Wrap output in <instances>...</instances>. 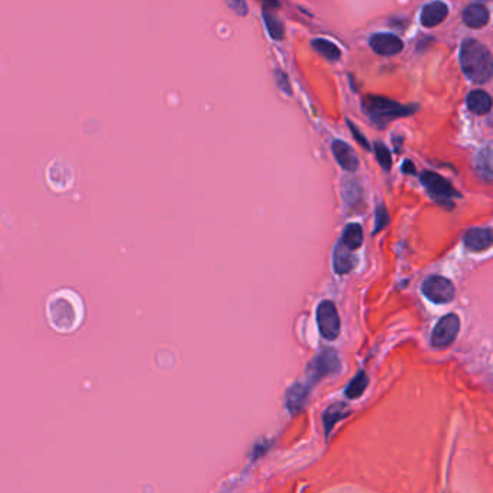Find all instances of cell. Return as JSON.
<instances>
[{
	"label": "cell",
	"mask_w": 493,
	"mask_h": 493,
	"mask_svg": "<svg viewBox=\"0 0 493 493\" xmlns=\"http://www.w3.org/2000/svg\"><path fill=\"white\" fill-rule=\"evenodd\" d=\"M47 317L51 327L58 333H71L83 323V299L71 290H59L49 295L47 301Z\"/></svg>",
	"instance_id": "6da1fadb"
},
{
	"label": "cell",
	"mask_w": 493,
	"mask_h": 493,
	"mask_svg": "<svg viewBox=\"0 0 493 493\" xmlns=\"http://www.w3.org/2000/svg\"><path fill=\"white\" fill-rule=\"evenodd\" d=\"M460 64L465 76L476 84H485L492 77L490 51L476 40H466L461 44Z\"/></svg>",
	"instance_id": "7a4b0ae2"
},
{
	"label": "cell",
	"mask_w": 493,
	"mask_h": 493,
	"mask_svg": "<svg viewBox=\"0 0 493 493\" xmlns=\"http://www.w3.org/2000/svg\"><path fill=\"white\" fill-rule=\"evenodd\" d=\"M363 109L364 112L371 116L372 120H375L379 125H385L389 120L410 116L415 112V107L399 105L396 102H392L385 97L379 96H367L363 100Z\"/></svg>",
	"instance_id": "3957f363"
},
{
	"label": "cell",
	"mask_w": 493,
	"mask_h": 493,
	"mask_svg": "<svg viewBox=\"0 0 493 493\" xmlns=\"http://www.w3.org/2000/svg\"><path fill=\"white\" fill-rule=\"evenodd\" d=\"M342 360L334 349H323L307 366V382L311 386L326 376L340 372Z\"/></svg>",
	"instance_id": "277c9868"
},
{
	"label": "cell",
	"mask_w": 493,
	"mask_h": 493,
	"mask_svg": "<svg viewBox=\"0 0 493 493\" xmlns=\"http://www.w3.org/2000/svg\"><path fill=\"white\" fill-rule=\"evenodd\" d=\"M317 324L321 337L327 342H334L340 334L342 323L333 301L324 299L317 307Z\"/></svg>",
	"instance_id": "5b68a950"
},
{
	"label": "cell",
	"mask_w": 493,
	"mask_h": 493,
	"mask_svg": "<svg viewBox=\"0 0 493 493\" xmlns=\"http://www.w3.org/2000/svg\"><path fill=\"white\" fill-rule=\"evenodd\" d=\"M421 291L427 299L434 304H449L456 295L453 283L441 275L428 276L421 285Z\"/></svg>",
	"instance_id": "8992f818"
},
{
	"label": "cell",
	"mask_w": 493,
	"mask_h": 493,
	"mask_svg": "<svg viewBox=\"0 0 493 493\" xmlns=\"http://www.w3.org/2000/svg\"><path fill=\"white\" fill-rule=\"evenodd\" d=\"M421 182L425 187V190L428 191V194L441 204H447V203L451 204L450 200L453 197H458V193L456 191V189L451 186V184L436 172L425 171L421 175Z\"/></svg>",
	"instance_id": "52a82bcc"
},
{
	"label": "cell",
	"mask_w": 493,
	"mask_h": 493,
	"mask_svg": "<svg viewBox=\"0 0 493 493\" xmlns=\"http://www.w3.org/2000/svg\"><path fill=\"white\" fill-rule=\"evenodd\" d=\"M460 327L461 323L457 314L451 313L441 317L431 333V345L439 349L450 346L457 338Z\"/></svg>",
	"instance_id": "ba28073f"
},
{
	"label": "cell",
	"mask_w": 493,
	"mask_h": 493,
	"mask_svg": "<svg viewBox=\"0 0 493 493\" xmlns=\"http://www.w3.org/2000/svg\"><path fill=\"white\" fill-rule=\"evenodd\" d=\"M493 232L490 227H473L463 236V243L472 252H485L492 248Z\"/></svg>",
	"instance_id": "9c48e42d"
},
{
	"label": "cell",
	"mask_w": 493,
	"mask_h": 493,
	"mask_svg": "<svg viewBox=\"0 0 493 493\" xmlns=\"http://www.w3.org/2000/svg\"><path fill=\"white\" fill-rule=\"evenodd\" d=\"M369 44H371L372 49L376 54L385 57L396 55L404 49V42L392 34H375L372 35Z\"/></svg>",
	"instance_id": "30bf717a"
},
{
	"label": "cell",
	"mask_w": 493,
	"mask_h": 493,
	"mask_svg": "<svg viewBox=\"0 0 493 493\" xmlns=\"http://www.w3.org/2000/svg\"><path fill=\"white\" fill-rule=\"evenodd\" d=\"M449 16V6L441 0L427 4L421 11V23L425 28H436Z\"/></svg>",
	"instance_id": "8fae6325"
},
{
	"label": "cell",
	"mask_w": 493,
	"mask_h": 493,
	"mask_svg": "<svg viewBox=\"0 0 493 493\" xmlns=\"http://www.w3.org/2000/svg\"><path fill=\"white\" fill-rule=\"evenodd\" d=\"M355 266H356V256L353 251L346 248L342 242H338L333 252L334 272L337 275H348L355 269Z\"/></svg>",
	"instance_id": "7c38bea8"
},
{
	"label": "cell",
	"mask_w": 493,
	"mask_h": 493,
	"mask_svg": "<svg viewBox=\"0 0 493 493\" xmlns=\"http://www.w3.org/2000/svg\"><path fill=\"white\" fill-rule=\"evenodd\" d=\"M331 149H333L335 161L343 170L349 172H355L359 168V160L350 145H348L343 141H334L331 145Z\"/></svg>",
	"instance_id": "4fadbf2b"
},
{
	"label": "cell",
	"mask_w": 493,
	"mask_h": 493,
	"mask_svg": "<svg viewBox=\"0 0 493 493\" xmlns=\"http://www.w3.org/2000/svg\"><path fill=\"white\" fill-rule=\"evenodd\" d=\"M310 389H311V385L308 382L307 384L297 382L287 391L285 404L291 414H297L302 410V407L305 405L308 399V395H310Z\"/></svg>",
	"instance_id": "5bb4252c"
},
{
	"label": "cell",
	"mask_w": 493,
	"mask_h": 493,
	"mask_svg": "<svg viewBox=\"0 0 493 493\" xmlns=\"http://www.w3.org/2000/svg\"><path fill=\"white\" fill-rule=\"evenodd\" d=\"M349 414H350V410L345 403H335L324 411L323 424H324V433H326L327 439L330 437V433L333 431L334 425L338 421H342L343 418H346Z\"/></svg>",
	"instance_id": "9a60e30c"
},
{
	"label": "cell",
	"mask_w": 493,
	"mask_h": 493,
	"mask_svg": "<svg viewBox=\"0 0 493 493\" xmlns=\"http://www.w3.org/2000/svg\"><path fill=\"white\" fill-rule=\"evenodd\" d=\"M463 20L469 28L480 29L489 22V11L479 4L470 5L463 12Z\"/></svg>",
	"instance_id": "2e32d148"
},
{
	"label": "cell",
	"mask_w": 493,
	"mask_h": 493,
	"mask_svg": "<svg viewBox=\"0 0 493 493\" xmlns=\"http://www.w3.org/2000/svg\"><path fill=\"white\" fill-rule=\"evenodd\" d=\"M468 107L475 114H486L492 109V99L483 90H475L470 91L466 99Z\"/></svg>",
	"instance_id": "e0dca14e"
},
{
	"label": "cell",
	"mask_w": 493,
	"mask_h": 493,
	"mask_svg": "<svg viewBox=\"0 0 493 493\" xmlns=\"http://www.w3.org/2000/svg\"><path fill=\"white\" fill-rule=\"evenodd\" d=\"M340 242L350 251H357L363 244V229L357 223H350L346 226Z\"/></svg>",
	"instance_id": "ac0fdd59"
},
{
	"label": "cell",
	"mask_w": 493,
	"mask_h": 493,
	"mask_svg": "<svg viewBox=\"0 0 493 493\" xmlns=\"http://www.w3.org/2000/svg\"><path fill=\"white\" fill-rule=\"evenodd\" d=\"M367 385H369V378H367L366 372L360 371V372L350 381V384L348 385V388H346V391H345L346 398H349V399H357V398H360V396L363 395V392L366 391Z\"/></svg>",
	"instance_id": "d6986e66"
},
{
	"label": "cell",
	"mask_w": 493,
	"mask_h": 493,
	"mask_svg": "<svg viewBox=\"0 0 493 493\" xmlns=\"http://www.w3.org/2000/svg\"><path fill=\"white\" fill-rule=\"evenodd\" d=\"M262 18H263L265 26L268 29L271 38L275 41H281L284 38V26H283L281 20L266 9H263V12H262Z\"/></svg>",
	"instance_id": "ffe728a7"
},
{
	"label": "cell",
	"mask_w": 493,
	"mask_h": 493,
	"mask_svg": "<svg viewBox=\"0 0 493 493\" xmlns=\"http://www.w3.org/2000/svg\"><path fill=\"white\" fill-rule=\"evenodd\" d=\"M313 48L320 55L327 58L328 61H337V59H340V57H342V52H340V49L337 48V45H334L333 42H330L327 40H323V38L314 40L313 41Z\"/></svg>",
	"instance_id": "44dd1931"
},
{
	"label": "cell",
	"mask_w": 493,
	"mask_h": 493,
	"mask_svg": "<svg viewBox=\"0 0 493 493\" xmlns=\"http://www.w3.org/2000/svg\"><path fill=\"white\" fill-rule=\"evenodd\" d=\"M476 168L483 179H486V181L492 179V153H490L489 146H486L483 150H480V153L477 155V160H476Z\"/></svg>",
	"instance_id": "7402d4cb"
},
{
	"label": "cell",
	"mask_w": 493,
	"mask_h": 493,
	"mask_svg": "<svg viewBox=\"0 0 493 493\" xmlns=\"http://www.w3.org/2000/svg\"><path fill=\"white\" fill-rule=\"evenodd\" d=\"M375 150H376V158H378V162L381 164V167L386 171L391 170L392 167V158H391V152L389 149L381 143V142H376L375 145Z\"/></svg>",
	"instance_id": "603a6c76"
},
{
	"label": "cell",
	"mask_w": 493,
	"mask_h": 493,
	"mask_svg": "<svg viewBox=\"0 0 493 493\" xmlns=\"http://www.w3.org/2000/svg\"><path fill=\"white\" fill-rule=\"evenodd\" d=\"M389 223V214H388V210L385 206H379L376 208V220H375V230H374V234H376L378 232H381L386 225Z\"/></svg>",
	"instance_id": "cb8c5ba5"
},
{
	"label": "cell",
	"mask_w": 493,
	"mask_h": 493,
	"mask_svg": "<svg viewBox=\"0 0 493 493\" xmlns=\"http://www.w3.org/2000/svg\"><path fill=\"white\" fill-rule=\"evenodd\" d=\"M227 4L237 15L244 16L246 13H248V6H246L244 0H227Z\"/></svg>",
	"instance_id": "d4e9b609"
},
{
	"label": "cell",
	"mask_w": 493,
	"mask_h": 493,
	"mask_svg": "<svg viewBox=\"0 0 493 493\" xmlns=\"http://www.w3.org/2000/svg\"><path fill=\"white\" fill-rule=\"evenodd\" d=\"M352 132H353V135H356V138H357V139H359V142H360V143H362V145H363V146H364V148H369V145H367V142H366V141H364V138H362V136H360V135H359V132H357V129H356V128H355V126H352Z\"/></svg>",
	"instance_id": "484cf974"
},
{
	"label": "cell",
	"mask_w": 493,
	"mask_h": 493,
	"mask_svg": "<svg viewBox=\"0 0 493 493\" xmlns=\"http://www.w3.org/2000/svg\"><path fill=\"white\" fill-rule=\"evenodd\" d=\"M404 172H408V174H414L415 172V168H414V165L410 161H407L404 164Z\"/></svg>",
	"instance_id": "4316f807"
},
{
	"label": "cell",
	"mask_w": 493,
	"mask_h": 493,
	"mask_svg": "<svg viewBox=\"0 0 493 493\" xmlns=\"http://www.w3.org/2000/svg\"><path fill=\"white\" fill-rule=\"evenodd\" d=\"M262 2H265L268 6L271 8H278L280 4H278V0H262Z\"/></svg>",
	"instance_id": "83f0119b"
}]
</instances>
